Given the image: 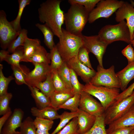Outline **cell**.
<instances>
[{"label": "cell", "instance_id": "6da1fadb", "mask_svg": "<svg viewBox=\"0 0 134 134\" xmlns=\"http://www.w3.org/2000/svg\"><path fill=\"white\" fill-rule=\"evenodd\" d=\"M62 1L47 0L41 4L38 9L39 21L46 24L59 38L62 34V27L64 23L65 13L60 6Z\"/></svg>", "mask_w": 134, "mask_h": 134}, {"label": "cell", "instance_id": "7a4b0ae2", "mask_svg": "<svg viewBox=\"0 0 134 134\" xmlns=\"http://www.w3.org/2000/svg\"><path fill=\"white\" fill-rule=\"evenodd\" d=\"M70 4L69 8L64 14L66 30L73 35H81L88 21L89 13L81 4L77 3Z\"/></svg>", "mask_w": 134, "mask_h": 134}, {"label": "cell", "instance_id": "3957f363", "mask_svg": "<svg viewBox=\"0 0 134 134\" xmlns=\"http://www.w3.org/2000/svg\"><path fill=\"white\" fill-rule=\"evenodd\" d=\"M62 34L56 45L63 60L66 62L77 57L80 48L83 45V35L71 34L63 28Z\"/></svg>", "mask_w": 134, "mask_h": 134}, {"label": "cell", "instance_id": "277c9868", "mask_svg": "<svg viewBox=\"0 0 134 134\" xmlns=\"http://www.w3.org/2000/svg\"><path fill=\"white\" fill-rule=\"evenodd\" d=\"M98 35L108 45L118 41L129 44L131 43L130 30L124 20L116 25H105L100 29Z\"/></svg>", "mask_w": 134, "mask_h": 134}, {"label": "cell", "instance_id": "5b68a950", "mask_svg": "<svg viewBox=\"0 0 134 134\" xmlns=\"http://www.w3.org/2000/svg\"><path fill=\"white\" fill-rule=\"evenodd\" d=\"M82 91L98 99L104 111L115 102L120 93L119 88L96 86L90 83L84 85Z\"/></svg>", "mask_w": 134, "mask_h": 134}, {"label": "cell", "instance_id": "8992f818", "mask_svg": "<svg viewBox=\"0 0 134 134\" xmlns=\"http://www.w3.org/2000/svg\"><path fill=\"white\" fill-rule=\"evenodd\" d=\"M134 105V90L132 94L118 102H114L103 114L105 125H108L126 113Z\"/></svg>", "mask_w": 134, "mask_h": 134}, {"label": "cell", "instance_id": "52a82bcc", "mask_svg": "<svg viewBox=\"0 0 134 134\" xmlns=\"http://www.w3.org/2000/svg\"><path fill=\"white\" fill-rule=\"evenodd\" d=\"M97 70L90 82L91 84L96 86L120 88V82L115 72L114 66L105 69L98 65Z\"/></svg>", "mask_w": 134, "mask_h": 134}, {"label": "cell", "instance_id": "ba28073f", "mask_svg": "<svg viewBox=\"0 0 134 134\" xmlns=\"http://www.w3.org/2000/svg\"><path fill=\"white\" fill-rule=\"evenodd\" d=\"M124 2L117 0H100L96 7L89 13V23H92L100 18H108L122 5Z\"/></svg>", "mask_w": 134, "mask_h": 134}, {"label": "cell", "instance_id": "9c48e42d", "mask_svg": "<svg viewBox=\"0 0 134 134\" xmlns=\"http://www.w3.org/2000/svg\"><path fill=\"white\" fill-rule=\"evenodd\" d=\"M19 32L16 31L6 18L5 12L0 11V43L3 50L7 49L10 43L16 39Z\"/></svg>", "mask_w": 134, "mask_h": 134}, {"label": "cell", "instance_id": "30bf717a", "mask_svg": "<svg viewBox=\"0 0 134 134\" xmlns=\"http://www.w3.org/2000/svg\"><path fill=\"white\" fill-rule=\"evenodd\" d=\"M83 45L96 57L99 65L103 67V57L108 45L98 35L91 36L83 35Z\"/></svg>", "mask_w": 134, "mask_h": 134}, {"label": "cell", "instance_id": "8fae6325", "mask_svg": "<svg viewBox=\"0 0 134 134\" xmlns=\"http://www.w3.org/2000/svg\"><path fill=\"white\" fill-rule=\"evenodd\" d=\"M80 95L79 109L96 117L103 115L104 110L100 103L85 92L82 91Z\"/></svg>", "mask_w": 134, "mask_h": 134}, {"label": "cell", "instance_id": "7c38bea8", "mask_svg": "<svg viewBox=\"0 0 134 134\" xmlns=\"http://www.w3.org/2000/svg\"><path fill=\"white\" fill-rule=\"evenodd\" d=\"M34 69L27 75L25 81L27 85L34 87L36 84L46 79L48 73L51 71L49 64L46 63H33Z\"/></svg>", "mask_w": 134, "mask_h": 134}, {"label": "cell", "instance_id": "4fadbf2b", "mask_svg": "<svg viewBox=\"0 0 134 134\" xmlns=\"http://www.w3.org/2000/svg\"><path fill=\"white\" fill-rule=\"evenodd\" d=\"M115 19L117 22L126 20L131 41L134 31V7L131 3L124 1L122 5L115 12Z\"/></svg>", "mask_w": 134, "mask_h": 134}, {"label": "cell", "instance_id": "5bb4252c", "mask_svg": "<svg viewBox=\"0 0 134 134\" xmlns=\"http://www.w3.org/2000/svg\"><path fill=\"white\" fill-rule=\"evenodd\" d=\"M66 63L69 68L80 76L86 83H90L96 74V71L81 63L78 60L77 57L71 59Z\"/></svg>", "mask_w": 134, "mask_h": 134}, {"label": "cell", "instance_id": "9a60e30c", "mask_svg": "<svg viewBox=\"0 0 134 134\" xmlns=\"http://www.w3.org/2000/svg\"><path fill=\"white\" fill-rule=\"evenodd\" d=\"M24 115V112L22 109H15L3 126L0 134H12L17 128L20 126Z\"/></svg>", "mask_w": 134, "mask_h": 134}, {"label": "cell", "instance_id": "2e32d148", "mask_svg": "<svg viewBox=\"0 0 134 134\" xmlns=\"http://www.w3.org/2000/svg\"><path fill=\"white\" fill-rule=\"evenodd\" d=\"M134 126V105L120 118L108 125V134L116 129Z\"/></svg>", "mask_w": 134, "mask_h": 134}, {"label": "cell", "instance_id": "e0dca14e", "mask_svg": "<svg viewBox=\"0 0 134 134\" xmlns=\"http://www.w3.org/2000/svg\"><path fill=\"white\" fill-rule=\"evenodd\" d=\"M77 124L79 134H83L89 130L94 125L96 117L79 109L78 111Z\"/></svg>", "mask_w": 134, "mask_h": 134}, {"label": "cell", "instance_id": "ac0fdd59", "mask_svg": "<svg viewBox=\"0 0 134 134\" xmlns=\"http://www.w3.org/2000/svg\"><path fill=\"white\" fill-rule=\"evenodd\" d=\"M24 56L23 46L17 48L11 54H9L7 51L2 50L0 52V61H5L11 66L20 67V62L22 61Z\"/></svg>", "mask_w": 134, "mask_h": 134}, {"label": "cell", "instance_id": "d6986e66", "mask_svg": "<svg viewBox=\"0 0 134 134\" xmlns=\"http://www.w3.org/2000/svg\"><path fill=\"white\" fill-rule=\"evenodd\" d=\"M116 74L120 82V89L123 91L127 88L130 82L134 78V62L128 64Z\"/></svg>", "mask_w": 134, "mask_h": 134}, {"label": "cell", "instance_id": "ffe728a7", "mask_svg": "<svg viewBox=\"0 0 134 134\" xmlns=\"http://www.w3.org/2000/svg\"><path fill=\"white\" fill-rule=\"evenodd\" d=\"M58 110L50 106L39 109L33 107L31 109L32 115L36 117L40 118L53 120L59 118Z\"/></svg>", "mask_w": 134, "mask_h": 134}, {"label": "cell", "instance_id": "44dd1931", "mask_svg": "<svg viewBox=\"0 0 134 134\" xmlns=\"http://www.w3.org/2000/svg\"><path fill=\"white\" fill-rule=\"evenodd\" d=\"M41 45V42L39 39L27 37L23 46L24 56L22 61L27 62L28 59L34 54Z\"/></svg>", "mask_w": 134, "mask_h": 134}, {"label": "cell", "instance_id": "7402d4cb", "mask_svg": "<svg viewBox=\"0 0 134 134\" xmlns=\"http://www.w3.org/2000/svg\"><path fill=\"white\" fill-rule=\"evenodd\" d=\"M73 91L58 92L55 91L50 97V106L58 110V108L74 95Z\"/></svg>", "mask_w": 134, "mask_h": 134}, {"label": "cell", "instance_id": "603a6c76", "mask_svg": "<svg viewBox=\"0 0 134 134\" xmlns=\"http://www.w3.org/2000/svg\"><path fill=\"white\" fill-rule=\"evenodd\" d=\"M31 95L36 105L41 109L50 106V100L49 97L44 95L35 87L28 86Z\"/></svg>", "mask_w": 134, "mask_h": 134}, {"label": "cell", "instance_id": "cb8c5ba5", "mask_svg": "<svg viewBox=\"0 0 134 134\" xmlns=\"http://www.w3.org/2000/svg\"><path fill=\"white\" fill-rule=\"evenodd\" d=\"M27 62L32 63H44L49 64L51 63L50 53L41 45L34 54L28 59Z\"/></svg>", "mask_w": 134, "mask_h": 134}, {"label": "cell", "instance_id": "d4e9b609", "mask_svg": "<svg viewBox=\"0 0 134 134\" xmlns=\"http://www.w3.org/2000/svg\"><path fill=\"white\" fill-rule=\"evenodd\" d=\"M35 26L42 33L45 45L50 50L52 49L55 45L53 39L54 34L52 30L46 24H42L37 23Z\"/></svg>", "mask_w": 134, "mask_h": 134}, {"label": "cell", "instance_id": "484cf974", "mask_svg": "<svg viewBox=\"0 0 134 134\" xmlns=\"http://www.w3.org/2000/svg\"><path fill=\"white\" fill-rule=\"evenodd\" d=\"M47 96L50 97L55 91L52 81L51 71L48 74L45 80L38 83L34 86Z\"/></svg>", "mask_w": 134, "mask_h": 134}, {"label": "cell", "instance_id": "4316f807", "mask_svg": "<svg viewBox=\"0 0 134 134\" xmlns=\"http://www.w3.org/2000/svg\"><path fill=\"white\" fill-rule=\"evenodd\" d=\"M16 83L18 85L25 84L27 85L25 79L27 74L30 72L29 69L25 66L19 67L11 66Z\"/></svg>", "mask_w": 134, "mask_h": 134}, {"label": "cell", "instance_id": "83f0119b", "mask_svg": "<svg viewBox=\"0 0 134 134\" xmlns=\"http://www.w3.org/2000/svg\"><path fill=\"white\" fill-rule=\"evenodd\" d=\"M105 125L103 115L96 117V121L93 126L83 134H108Z\"/></svg>", "mask_w": 134, "mask_h": 134}, {"label": "cell", "instance_id": "f1b7e54d", "mask_svg": "<svg viewBox=\"0 0 134 134\" xmlns=\"http://www.w3.org/2000/svg\"><path fill=\"white\" fill-rule=\"evenodd\" d=\"M80 94H75L72 97L67 100L64 104L60 106L58 110L60 109L68 110L71 112H77L79 109Z\"/></svg>", "mask_w": 134, "mask_h": 134}, {"label": "cell", "instance_id": "f546056e", "mask_svg": "<svg viewBox=\"0 0 134 134\" xmlns=\"http://www.w3.org/2000/svg\"><path fill=\"white\" fill-rule=\"evenodd\" d=\"M19 9L17 16L15 19L10 22V23L14 29L20 32L21 30L20 21L24 9L26 6L30 3L31 0H18Z\"/></svg>", "mask_w": 134, "mask_h": 134}, {"label": "cell", "instance_id": "4dcf8cb0", "mask_svg": "<svg viewBox=\"0 0 134 134\" xmlns=\"http://www.w3.org/2000/svg\"><path fill=\"white\" fill-rule=\"evenodd\" d=\"M58 75L66 86L69 89L72 91V88L70 81V68L67 63L64 62L57 69Z\"/></svg>", "mask_w": 134, "mask_h": 134}, {"label": "cell", "instance_id": "1f68e13d", "mask_svg": "<svg viewBox=\"0 0 134 134\" xmlns=\"http://www.w3.org/2000/svg\"><path fill=\"white\" fill-rule=\"evenodd\" d=\"M78 111L74 112H68L65 111L60 115L59 118L60 121L57 127L51 134H55L58 133L74 118L77 117Z\"/></svg>", "mask_w": 134, "mask_h": 134}, {"label": "cell", "instance_id": "d6a6232c", "mask_svg": "<svg viewBox=\"0 0 134 134\" xmlns=\"http://www.w3.org/2000/svg\"><path fill=\"white\" fill-rule=\"evenodd\" d=\"M51 70H57L64 62L59 53L56 45L50 52Z\"/></svg>", "mask_w": 134, "mask_h": 134}, {"label": "cell", "instance_id": "836d02e7", "mask_svg": "<svg viewBox=\"0 0 134 134\" xmlns=\"http://www.w3.org/2000/svg\"><path fill=\"white\" fill-rule=\"evenodd\" d=\"M27 30L24 29L21 30L17 38L13 41L9 46L7 51L9 53H12L18 47L23 46L25 39L27 37Z\"/></svg>", "mask_w": 134, "mask_h": 134}, {"label": "cell", "instance_id": "e575fe53", "mask_svg": "<svg viewBox=\"0 0 134 134\" xmlns=\"http://www.w3.org/2000/svg\"><path fill=\"white\" fill-rule=\"evenodd\" d=\"M20 128V132L22 134H36V129L34 120L30 116L22 122Z\"/></svg>", "mask_w": 134, "mask_h": 134}, {"label": "cell", "instance_id": "d590c367", "mask_svg": "<svg viewBox=\"0 0 134 134\" xmlns=\"http://www.w3.org/2000/svg\"><path fill=\"white\" fill-rule=\"evenodd\" d=\"M51 73L53 83L55 91L58 92L72 91L67 87L61 80L57 70H51Z\"/></svg>", "mask_w": 134, "mask_h": 134}, {"label": "cell", "instance_id": "8d00e7d4", "mask_svg": "<svg viewBox=\"0 0 134 134\" xmlns=\"http://www.w3.org/2000/svg\"><path fill=\"white\" fill-rule=\"evenodd\" d=\"M77 117L73 118L64 127L55 134H79Z\"/></svg>", "mask_w": 134, "mask_h": 134}, {"label": "cell", "instance_id": "74e56055", "mask_svg": "<svg viewBox=\"0 0 134 134\" xmlns=\"http://www.w3.org/2000/svg\"><path fill=\"white\" fill-rule=\"evenodd\" d=\"M3 65L0 64V96L4 95L7 93L8 85L12 80L14 79L12 75L8 77H5L3 73Z\"/></svg>", "mask_w": 134, "mask_h": 134}, {"label": "cell", "instance_id": "f35d334b", "mask_svg": "<svg viewBox=\"0 0 134 134\" xmlns=\"http://www.w3.org/2000/svg\"><path fill=\"white\" fill-rule=\"evenodd\" d=\"M12 95L10 93H7L0 96V115H3L11 110L9 106L10 102Z\"/></svg>", "mask_w": 134, "mask_h": 134}, {"label": "cell", "instance_id": "ab89813d", "mask_svg": "<svg viewBox=\"0 0 134 134\" xmlns=\"http://www.w3.org/2000/svg\"><path fill=\"white\" fill-rule=\"evenodd\" d=\"M89 53L87 48L83 45L79 50L77 55L78 59L82 64L92 69H94L89 59Z\"/></svg>", "mask_w": 134, "mask_h": 134}, {"label": "cell", "instance_id": "60d3db41", "mask_svg": "<svg viewBox=\"0 0 134 134\" xmlns=\"http://www.w3.org/2000/svg\"><path fill=\"white\" fill-rule=\"evenodd\" d=\"M70 81L72 88L73 92L74 94H80L82 91L84 85L80 83L79 82L77 78V75L74 71L70 68Z\"/></svg>", "mask_w": 134, "mask_h": 134}, {"label": "cell", "instance_id": "b9f144b4", "mask_svg": "<svg viewBox=\"0 0 134 134\" xmlns=\"http://www.w3.org/2000/svg\"><path fill=\"white\" fill-rule=\"evenodd\" d=\"M34 123L36 129L49 131L52 128L54 122L51 120L36 117Z\"/></svg>", "mask_w": 134, "mask_h": 134}, {"label": "cell", "instance_id": "7bdbcfd3", "mask_svg": "<svg viewBox=\"0 0 134 134\" xmlns=\"http://www.w3.org/2000/svg\"><path fill=\"white\" fill-rule=\"evenodd\" d=\"M100 0H69L70 4L77 3L83 5L87 11L90 13L94 9Z\"/></svg>", "mask_w": 134, "mask_h": 134}, {"label": "cell", "instance_id": "ee69618b", "mask_svg": "<svg viewBox=\"0 0 134 134\" xmlns=\"http://www.w3.org/2000/svg\"><path fill=\"white\" fill-rule=\"evenodd\" d=\"M121 52L127 59L128 64L134 62V50L131 44H129L122 50Z\"/></svg>", "mask_w": 134, "mask_h": 134}, {"label": "cell", "instance_id": "f6af8a7d", "mask_svg": "<svg viewBox=\"0 0 134 134\" xmlns=\"http://www.w3.org/2000/svg\"><path fill=\"white\" fill-rule=\"evenodd\" d=\"M134 90V82L116 97L115 101L118 102L131 95Z\"/></svg>", "mask_w": 134, "mask_h": 134}, {"label": "cell", "instance_id": "bcb514c9", "mask_svg": "<svg viewBox=\"0 0 134 134\" xmlns=\"http://www.w3.org/2000/svg\"><path fill=\"white\" fill-rule=\"evenodd\" d=\"M134 129V126L119 128L111 132L108 134H131Z\"/></svg>", "mask_w": 134, "mask_h": 134}, {"label": "cell", "instance_id": "7dc6e473", "mask_svg": "<svg viewBox=\"0 0 134 134\" xmlns=\"http://www.w3.org/2000/svg\"><path fill=\"white\" fill-rule=\"evenodd\" d=\"M12 112L11 110L3 115L0 118V132L5 123L11 115Z\"/></svg>", "mask_w": 134, "mask_h": 134}, {"label": "cell", "instance_id": "c3c4849f", "mask_svg": "<svg viewBox=\"0 0 134 134\" xmlns=\"http://www.w3.org/2000/svg\"><path fill=\"white\" fill-rule=\"evenodd\" d=\"M36 134H50L49 131L36 129Z\"/></svg>", "mask_w": 134, "mask_h": 134}, {"label": "cell", "instance_id": "681fc988", "mask_svg": "<svg viewBox=\"0 0 134 134\" xmlns=\"http://www.w3.org/2000/svg\"><path fill=\"white\" fill-rule=\"evenodd\" d=\"M133 39L131 41V44L134 48V31L133 34Z\"/></svg>", "mask_w": 134, "mask_h": 134}, {"label": "cell", "instance_id": "f907efd6", "mask_svg": "<svg viewBox=\"0 0 134 134\" xmlns=\"http://www.w3.org/2000/svg\"><path fill=\"white\" fill-rule=\"evenodd\" d=\"M12 134H22L21 132L18 131H15Z\"/></svg>", "mask_w": 134, "mask_h": 134}, {"label": "cell", "instance_id": "816d5d0a", "mask_svg": "<svg viewBox=\"0 0 134 134\" xmlns=\"http://www.w3.org/2000/svg\"><path fill=\"white\" fill-rule=\"evenodd\" d=\"M131 2V3L134 6V2L132 0H130Z\"/></svg>", "mask_w": 134, "mask_h": 134}, {"label": "cell", "instance_id": "f5cc1de1", "mask_svg": "<svg viewBox=\"0 0 134 134\" xmlns=\"http://www.w3.org/2000/svg\"><path fill=\"white\" fill-rule=\"evenodd\" d=\"M131 134H134V129L133 130Z\"/></svg>", "mask_w": 134, "mask_h": 134}]
</instances>
